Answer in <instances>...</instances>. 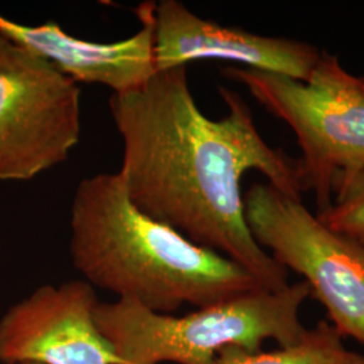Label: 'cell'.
<instances>
[{"instance_id":"6","label":"cell","mask_w":364,"mask_h":364,"mask_svg":"<svg viewBox=\"0 0 364 364\" xmlns=\"http://www.w3.org/2000/svg\"><path fill=\"white\" fill-rule=\"evenodd\" d=\"M80 138L77 82L0 34V181H30L54 169Z\"/></svg>"},{"instance_id":"2","label":"cell","mask_w":364,"mask_h":364,"mask_svg":"<svg viewBox=\"0 0 364 364\" xmlns=\"http://www.w3.org/2000/svg\"><path fill=\"white\" fill-rule=\"evenodd\" d=\"M69 224L70 259L84 281L151 312L200 309L260 287L234 260L136 208L117 171L80 181Z\"/></svg>"},{"instance_id":"9","label":"cell","mask_w":364,"mask_h":364,"mask_svg":"<svg viewBox=\"0 0 364 364\" xmlns=\"http://www.w3.org/2000/svg\"><path fill=\"white\" fill-rule=\"evenodd\" d=\"M154 1L136 9L141 28L117 42H93L68 34L54 22L28 26L0 14V34L52 63L75 82L97 84L112 93L141 88L156 73Z\"/></svg>"},{"instance_id":"8","label":"cell","mask_w":364,"mask_h":364,"mask_svg":"<svg viewBox=\"0 0 364 364\" xmlns=\"http://www.w3.org/2000/svg\"><path fill=\"white\" fill-rule=\"evenodd\" d=\"M321 50L306 42L266 37L221 26L191 11L178 0H161L154 10L156 72L195 61H228L264 72L306 80Z\"/></svg>"},{"instance_id":"12","label":"cell","mask_w":364,"mask_h":364,"mask_svg":"<svg viewBox=\"0 0 364 364\" xmlns=\"http://www.w3.org/2000/svg\"><path fill=\"white\" fill-rule=\"evenodd\" d=\"M18 364H39V363H33V362H25V363H18Z\"/></svg>"},{"instance_id":"4","label":"cell","mask_w":364,"mask_h":364,"mask_svg":"<svg viewBox=\"0 0 364 364\" xmlns=\"http://www.w3.org/2000/svg\"><path fill=\"white\" fill-rule=\"evenodd\" d=\"M220 70L294 132L301 191L316 196V213L332 204L343 183L364 173V77L347 72L338 55L321 50L306 80L246 66Z\"/></svg>"},{"instance_id":"10","label":"cell","mask_w":364,"mask_h":364,"mask_svg":"<svg viewBox=\"0 0 364 364\" xmlns=\"http://www.w3.org/2000/svg\"><path fill=\"white\" fill-rule=\"evenodd\" d=\"M216 364H364V355L348 350L338 329L321 320L294 346L270 352L230 346L218 353Z\"/></svg>"},{"instance_id":"1","label":"cell","mask_w":364,"mask_h":364,"mask_svg":"<svg viewBox=\"0 0 364 364\" xmlns=\"http://www.w3.org/2000/svg\"><path fill=\"white\" fill-rule=\"evenodd\" d=\"M219 92L228 111L218 120L196 103L188 66L159 70L141 88L112 93L108 108L123 144L117 173L136 208L277 291L289 285L287 270L250 232L240 181L258 170L277 189L301 198L297 158L263 139L237 92Z\"/></svg>"},{"instance_id":"5","label":"cell","mask_w":364,"mask_h":364,"mask_svg":"<svg viewBox=\"0 0 364 364\" xmlns=\"http://www.w3.org/2000/svg\"><path fill=\"white\" fill-rule=\"evenodd\" d=\"M248 230L284 269L304 277L338 333L364 344V250L331 230L302 203L272 183L245 195Z\"/></svg>"},{"instance_id":"7","label":"cell","mask_w":364,"mask_h":364,"mask_svg":"<svg viewBox=\"0 0 364 364\" xmlns=\"http://www.w3.org/2000/svg\"><path fill=\"white\" fill-rule=\"evenodd\" d=\"M95 287L42 285L0 318V363L126 364L99 329Z\"/></svg>"},{"instance_id":"11","label":"cell","mask_w":364,"mask_h":364,"mask_svg":"<svg viewBox=\"0 0 364 364\" xmlns=\"http://www.w3.org/2000/svg\"><path fill=\"white\" fill-rule=\"evenodd\" d=\"M317 218L364 250V173L343 183L332 204Z\"/></svg>"},{"instance_id":"3","label":"cell","mask_w":364,"mask_h":364,"mask_svg":"<svg viewBox=\"0 0 364 364\" xmlns=\"http://www.w3.org/2000/svg\"><path fill=\"white\" fill-rule=\"evenodd\" d=\"M309 297L311 287L299 281L277 291L254 289L178 317L130 299L99 302L95 318L126 364H216L230 346L255 352L267 338L282 348L297 344L308 331L299 311Z\"/></svg>"}]
</instances>
